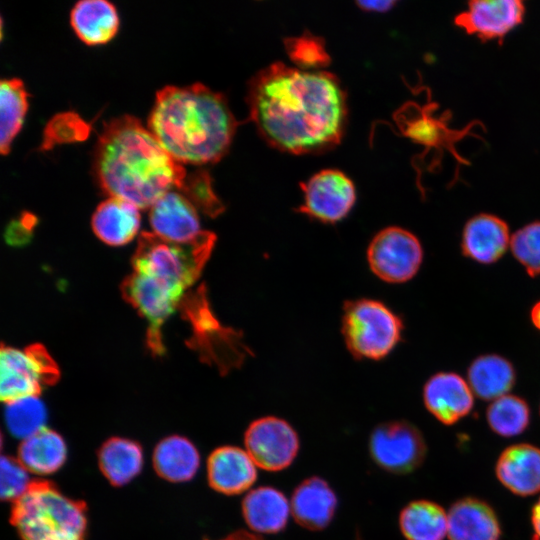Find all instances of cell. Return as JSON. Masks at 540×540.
Returning a JSON list of instances; mask_svg holds the SVG:
<instances>
[{"label":"cell","mask_w":540,"mask_h":540,"mask_svg":"<svg viewBox=\"0 0 540 540\" xmlns=\"http://www.w3.org/2000/svg\"><path fill=\"white\" fill-rule=\"evenodd\" d=\"M248 101L259 132L283 151H319L342 136L346 97L329 73L272 64L251 81Z\"/></svg>","instance_id":"obj_1"},{"label":"cell","mask_w":540,"mask_h":540,"mask_svg":"<svg viewBox=\"0 0 540 540\" xmlns=\"http://www.w3.org/2000/svg\"><path fill=\"white\" fill-rule=\"evenodd\" d=\"M94 167L102 189L111 197L152 207L172 188L182 189L187 178L152 132L132 116L105 124L99 136Z\"/></svg>","instance_id":"obj_2"},{"label":"cell","mask_w":540,"mask_h":540,"mask_svg":"<svg viewBox=\"0 0 540 540\" xmlns=\"http://www.w3.org/2000/svg\"><path fill=\"white\" fill-rule=\"evenodd\" d=\"M236 120L221 94L196 83L156 95L148 129L178 163H215L228 151Z\"/></svg>","instance_id":"obj_3"},{"label":"cell","mask_w":540,"mask_h":540,"mask_svg":"<svg viewBox=\"0 0 540 540\" xmlns=\"http://www.w3.org/2000/svg\"><path fill=\"white\" fill-rule=\"evenodd\" d=\"M10 521L23 540H85L86 505L53 483L33 480L13 502Z\"/></svg>","instance_id":"obj_4"},{"label":"cell","mask_w":540,"mask_h":540,"mask_svg":"<svg viewBox=\"0 0 540 540\" xmlns=\"http://www.w3.org/2000/svg\"><path fill=\"white\" fill-rule=\"evenodd\" d=\"M216 237L204 231L195 241L178 244L153 233L141 234L133 257V271L166 281L184 291L200 277Z\"/></svg>","instance_id":"obj_5"},{"label":"cell","mask_w":540,"mask_h":540,"mask_svg":"<svg viewBox=\"0 0 540 540\" xmlns=\"http://www.w3.org/2000/svg\"><path fill=\"white\" fill-rule=\"evenodd\" d=\"M402 330L400 317L378 300L361 298L343 307L344 341L358 359L385 358L400 342Z\"/></svg>","instance_id":"obj_6"},{"label":"cell","mask_w":540,"mask_h":540,"mask_svg":"<svg viewBox=\"0 0 540 540\" xmlns=\"http://www.w3.org/2000/svg\"><path fill=\"white\" fill-rule=\"evenodd\" d=\"M180 306L193 329L189 344L203 360L216 365L222 373L239 367L251 353L241 333L223 326L213 315L203 287L190 293Z\"/></svg>","instance_id":"obj_7"},{"label":"cell","mask_w":540,"mask_h":540,"mask_svg":"<svg viewBox=\"0 0 540 540\" xmlns=\"http://www.w3.org/2000/svg\"><path fill=\"white\" fill-rule=\"evenodd\" d=\"M59 370L46 349L33 344L25 349L2 345L0 352V397L10 403L39 396L45 386L54 384Z\"/></svg>","instance_id":"obj_8"},{"label":"cell","mask_w":540,"mask_h":540,"mask_svg":"<svg viewBox=\"0 0 540 540\" xmlns=\"http://www.w3.org/2000/svg\"><path fill=\"white\" fill-rule=\"evenodd\" d=\"M124 298L148 322L147 344L154 354H162L161 327L184 299L185 291L166 282L133 271L122 283Z\"/></svg>","instance_id":"obj_9"},{"label":"cell","mask_w":540,"mask_h":540,"mask_svg":"<svg viewBox=\"0 0 540 540\" xmlns=\"http://www.w3.org/2000/svg\"><path fill=\"white\" fill-rule=\"evenodd\" d=\"M367 260L372 272L389 283L411 280L423 261V248L410 231L387 227L378 232L367 249Z\"/></svg>","instance_id":"obj_10"},{"label":"cell","mask_w":540,"mask_h":540,"mask_svg":"<svg viewBox=\"0 0 540 540\" xmlns=\"http://www.w3.org/2000/svg\"><path fill=\"white\" fill-rule=\"evenodd\" d=\"M369 450L374 462L395 474L417 469L426 455V444L421 432L407 421L379 424L371 433Z\"/></svg>","instance_id":"obj_11"},{"label":"cell","mask_w":540,"mask_h":540,"mask_svg":"<svg viewBox=\"0 0 540 540\" xmlns=\"http://www.w3.org/2000/svg\"><path fill=\"white\" fill-rule=\"evenodd\" d=\"M246 451L256 466L267 471L288 467L299 450V438L285 420L267 416L253 421L244 435Z\"/></svg>","instance_id":"obj_12"},{"label":"cell","mask_w":540,"mask_h":540,"mask_svg":"<svg viewBox=\"0 0 540 540\" xmlns=\"http://www.w3.org/2000/svg\"><path fill=\"white\" fill-rule=\"evenodd\" d=\"M304 203L299 210L324 223L343 219L352 209L356 194L352 181L342 172L322 170L302 184Z\"/></svg>","instance_id":"obj_13"},{"label":"cell","mask_w":540,"mask_h":540,"mask_svg":"<svg viewBox=\"0 0 540 540\" xmlns=\"http://www.w3.org/2000/svg\"><path fill=\"white\" fill-rule=\"evenodd\" d=\"M525 4L521 0H475L455 17V24L482 40H497L522 23Z\"/></svg>","instance_id":"obj_14"},{"label":"cell","mask_w":540,"mask_h":540,"mask_svg":"<svg viewBox=\"0 0 540 540\" xmlns=\"http://www.w3.org/2000/svg\"><path fill=\"white\" fill-rule=\"evenodd\" d=\"M149 220L153 234L173 243H191L204 232L195 206L174 191L166 193L150 208Z\"/></svg>","instance_id":"obj_15"},{"label":"cell","mask_w":540,"mask_h":540,"mask_svg":"<svg viewBox=\"0 0 540 540\" xmlns=\"http://www.w3.org/2000/svg\"><path fill=\"white\" fill-rule=\"evenodd\" d=\"M427 410L441 423L452 425L473 408V392L466 380L454 372L432 375L423 388Z\"/></svg>","instance_id":"obj_16"},{"label":"cell","mask_w":540,"mask_h":540,"mask_svg":"<svg viewBox=\"0 0 540 540\" xmlns=\"http://www.w3.org/2000/svg\"><path fill=\"white\" fill-rule=\"evenodd\" d=\"M511 242L509 227L500 217L480 213L465 224L461 250L465 257L480 263L492 264L507 251Z\"/></svg>","instance_id":"obj_17"},{"label":"cell","mask_w":540,"mask_h":540,"mask_svg":"<svg viewBox=\"0 0 540 540\" xmlns=\"http://www.w3.org/2000/svg\"><path fill=\"white\" fill-rule=\"evenodd\" d=\"M207 476L209 485L217 492L237 495L254 484L257 471L247 451L235 446H223L210 454Z\"/></svg>","instance_id":"obj_18"},{"label":"cell","mask_w":540,"mask_h":540,"mask_svg":"<svg viewBox=\"0 0 540 540\" xmlns=\"http://www.w3.org/2000/svg\"><path fill=\"white\" fill-rule=\"evenodd\" d=\"M337 507V497L328 483L319 477L302 481L294 490L290 509L302 527L318 531L326 528Z\"/></svg>","instance_id":"obj_19"},{"label":"cell","mask_w":540,"mask_h":540,"mask_svg":"<svg viewBox=\"0 0 540 540\" xmlns=\"http://www.w3.org/2000/svg\"><path fill=\"white\" fill-rule=\"evenodd\" d=\"M496 476L512 493L529 496L540 491V449L530 444H515L497 460Z\"/></svg>","instance_id":"obj_20"},{"label":"cell","mask_w":540,"mask_h":540,"mask_svg":"<svg viewBox=\"0 0 540 540\" xmlns=\"http://www.w3.org/2000/svg\"><path fill=\"white\" fill-rule=\"evenodd\" d=\"M500 525L493 509L475 498L454 503L448 513L450 540H499Z\"/></svg>","instance_id":"obj_21"},{"label":"cell","mask_w":540,"mask_h":540,"mask_svg":"<svg viewBox=\"0 0 540 540\" xmlns=\"http://www.w3.org/2000/svg\"><path fill=\"white\" fill-rule=\"evenodd\" d=\"M91 224L96 236L104 243L111 246L125 245L138 233L139 208L126 200L110 197L98 205Z\"/></svg>","instance_id":"obj_22"},{"label":"cell","mask_w":540,"mask_h":540,"mask_svg":"<svg viewBox=\"0 0 540 540\" xmlns=\"http://www.w3.org/2000/svg\"><path fill=\"white\" fill-rule=\"evenodd\" d=\"M247 525L260 533L282 531L288 520L290 505L284 494L272 487L251 490L242 502Z\"/></svg>","instance_id":"obj_23"},{"label":"cell","mask_w":540,"mask_h":540,"mask_svg":"<svg viewBox=\"0 0 540 540\" xmlns=\"http://www.w3.org/2000/svg\"><path fill=\"white\" fill-rule=\"evenodd\" d=\"M71 26L87 45L109 42L119 28V16L113 4L104 0L78 2L71 11Z\"/></svg>","instance_id":"obj_24"},{"label":"cell","mask_w":540,"mask_h":540,"mask_svg":"<svg viewBox=\"0 0 540 540\" xmlns=\"http://www.w3.org/2000/svg\"><path fill=\"white\" fill-rule=\"evenodd\" d=\"M467 382L472 392L483 400H495L511 390L516 381L513 364L498 354L475 358L467 370Z\"/></svg>","instance_id":"obj_25"},{"label":"cell","mask_w":540,"mask_h":540,"mask_svg":"<svg viewBox=\"0 0 540 540\" xmlns=\"http://www.w3.org/2000/svg\"><path fill=\"white\" fill-rule=\"evenodd\" d=\"M66 456L64 439L45 427L21 442L17 459L28 472L47 475L56 472L64 464Z\"/></svg>","instance_id":"obj_26"},{"label":"cell","mask_w":540,"mask_h":540,"mask_svg":"<svg viewBox=\"0 0 540 540\" xmlns=\"http://www.w3.org/2000/svg\"><path fill=\"white\" fill-rule=\"evenodd\" d=\"M153 464L163 479L184 482L196 474L200 456L188 439L174 435L157 444L153 453Z\"/></svg>","instance_id":"obj_27"},{"label":"cell","mask_w":540,"mask_h":540,"mask_svg":"<svg viewBox=\"0 0 540 540\" xmlns=\"http://www.w3.org/2000/svg\"><path fill=\"white\" fill-rule=\"evenodd\" d=\"M98 462L106 479L114 486H122L140 472L143 453L135 441L114 437L100 447Z\"/></svg>","instance_id":"obj_28"},{"label":"cell","mask_w":540,"mask_h":540,"mask_svg":"<svg viewBox=\"0 0 540 540\" xmlns=\"http://www.w3.org/2000/svg\"><path fill=\"white\" fill-rule=\"evenodd\" d=\"M399 524L407 540H443L448 532V515L434 502L417 500L401 511Z\"/></svg>","instance_id":"obj_29"},{"label":"cell","mask_w":540,"mask_h":540,"mask_svg":"<svg viewBox=\"0 0 540 540\" xmlns=\"http://www.w3.org/2000/svg\"><path fill=\"white\" fill-rule=\"evenodd\" d=\"M28 94L19 79L2 80L0 84V150L8 154L20 131L28 109Z\"/></svg>","instance_id":"obj_30"},{"label":"cell","mask_w":540,"mask_h":540,"mask_svg":"<svg viewBox=\"0 0 540 540\" xmlns=\"http://www.w3.org/2000/svg\"><path fill=\"white\" fill-rule=\"evenodd\" d=\"M486 418L495 433L505 437L516 436L527 428L530 408L523 398L506 394L492 401Z\"/></svg>","instance_id":"obj_31"},{"label":"cell","mask_w":540,"mask_h":540,"mask_svg":"<svg viewBox=\"0 0 540 540\" xmlns=\"http://www.w3.org/2000/svg\"><path fill=\"white\" fill-rule=\"evenodd\" d=\"M5 420L9 431L24 440L45 428L46 409L38 396L19 399L7 403Z\"/></svg>","instance_id":"obj_32"},{"label":"cell","mask_w":540,"mask_h":540,"mask_svg":"<svg viewBox=\"0 0 540 540\" xmlns=\"http://www.w3.org/2000/svg\"><path fill=\"white\" fill-rule=\"evenodd\" d=\"M510 247L528 275H540V221L530 222L518 229L511 237Z\"/></svg>","instance_id":"obj_33"},{"label":"cell","mask_w":540,"mask_h":540,"mask_svg":"<svg viewBox=\"0 0 540 540\" xmlns=\"http://www.w3.org/2000/svg\"><path fill=\"white\" fill-rule=\"evenodd\" d=\"M286 48L290 58L300 69L320 67L329 61L322 41L311 35L289 39L286 41Z\"/></svg>","instance_id":"obj_34"},{"label":"cell","mask_w":540,"mask_h":540,"mask_svg":"<svg viewBox=\"0 0 540 540\" xmlns=\"http://www.w3.org/2000/svg\"><path fill=\"white\" fill-rule=\"evenodd\" d=\"M180 191L195 207L210 216L223 210L222 204L212 191L208 175L202 171L187 176Z\"/></svg>","instance_id":"obj_35"},{"label":"cell","mask_w":540,"mask_h":540,"mask_svg":"<svg viewBox=\"0 0 540 540\" xmlns=\"http://www.w3.org/2000/svg\"><path fill=\"white\" fill-rule=\"evenodd\" d=\"M28 471L18 459L11 456H2L1 458V497L2 499L12 501V503L21 497L31 480Z\"/></svg>","instance_id":"obj_36"},{"label":"cell","mask_w":540,"mask_h":540,"mask_svg":"<svg viewBox=\"0 0 540 540\" xmlns=\"http://www.w3.org/2000/svg\"><path fill=\"white\" fill-rule=\"evenodd\" d=\"M442 129L440 123L426 116L412 121L407 127V134L415 141L433 145L441 140Z\"/></svg>","instance_id":"obj_37"},{"label":"cell","mask_w":540,"mask_h":540,"mask_svg":"<svg viewBox=\"0 0 540 540\" xmlns=\"http://www.w3.org/2000/svg\"><path fill=\"white\" fill-rule=\"evenodd\" d=\"M361 9L374 11V12H384L390 9L395 2L394 1H359L357 3Z\"/></svg>","instance_id":"obj_38"},{"label":"cell","mask_w":540,"mask_h":540,"mask_svg":"<svg viewBox=\"0 0 540 540\" xmlns=\"http://www.w3.org/2000/svg\"><path fill=\"white\" fill-rule=\"evenodd\" d=\"M221 540H263L261 537L245 530L235 531Z\"/></svg>","instance_id":"obj_39"},{"label":"cell","mask_w":540,"mask_h":540,"mask_svg":"<svg viewBox=\"0 0 540 540\" xmlns=\"http://www.w3.org/2000/svg\"><path fill=\"white\" fill-rule=\"evenodd\" d=\"M531 520L535 536L540 539V498L532 509Z\"/></svg>","instance_id":"obj_40"},{"label":"cell","mask_w":540,"mask_h":540,"mask_svg":"<svg viewBox=\"0 0 540 540\" xmlns=\"http://www.w3.org/2000/svg\"><path fill=\"white\" fill-rule=\"evenodd\" d=\"M530 319L534 327L540 330V301L533 305L530 311Z\"/></svg>","instance_id":"obj_41"}]
</instances>
